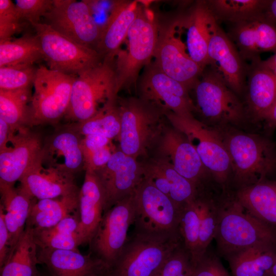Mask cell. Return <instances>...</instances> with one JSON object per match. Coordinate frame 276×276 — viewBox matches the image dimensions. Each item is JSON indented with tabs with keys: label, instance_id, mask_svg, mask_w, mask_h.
<instances>
[{
	"label": "cell",
	"instance_id": "obj_10",
	"mask_svg": "<svg viewBox=\"0 0 276 276\" xmlns=\"http://www.w3.org/2000/svg\"><path fill=\"white\" fill-rule=\"evenodd\" d=\"M133 194L104 212L89 242L90 254L108 270L120 255L128 238V230L134 223Z\"/></svg>",
	"mask_w": 276,
	"mask_h": 276
},
{
	"label": "cell",
	"instance_id": "obj_38",
	"mask_svg": "<svg viewBox=\"0 0 276 276\" xmlns=\"http://www.w3.org/2000/svg\"><path fill=\"white\" fill-rule=\"evenodd\" d=\"M68 127L80 135L100 134L111 140L118 137L121 127L118 99L106 104L90 119Z\"/></svg>",
	"mask_w": 276,
	"mask_h": 276
},
{
	"label": "cell",
	"instance_id": "obj_4",
	"mask_svg": "<svg viewBox=\"0 0 276 276\" xmlns=\"http://www.w3.org/2000/svg\"><path fill=\"white\" fill-rule=\"evenodd\" d=\"M117 100L115 59H103L76 77L64 117L74 123L82 122L95 116L109 102Z\"/></svg>",
	"mask_w": 276,
	"mask_h": 276
},
{
	"label": "cell",
	"instance_id": "obj_33",
	"mask_svg": "<svg viewBox=\"0 0 276 276\" xmlns=\"http://www.w3.org/2000/svg\"><path fill=\"white\" fill-rule=\"evenodd\" d=\"M79 213L66 217L55 225L39 230H33L39 248L78 250L83 244L78 229Z\"/></svg>",
	"mask_w": 276,
	"mask_h": 276
},
{
	"label": "cell",
	"instance_id": "obj_5",
	"mask_svg": "<svg viewBox=\"0 0 276 276\" xmlns=\"http://www.w3.org/2000/svg\"><path fill=\"white\" fill-rule=\"evenodd\" d=\"M223 142L235 180L241 188L269 179L275 174L276 146L268 139L236 133L227 136Z\"/></svg>",
	"mask_w": 276,
	"mask_h": 276
},
{
	"label": "cell",
	"instance_id": "obj_11",
	"mask_svg": "<svg viewBox=\"0 0 276 276\" xmlns=\"http://www.w3.org/2000/svg\"><path fill=\"white\" fill-rule=\"evenodd\" d=\"M134 231L179 233L181 209L144 178L133 194Z\"/></svg>",
	"mask_w": 276,
	"mask_h": 276
},
{
	"label": "cell",
	"instance_id": "obj_6",
	"mask_svg": "<svg viewBox=\"0 0 276 276\" xmlns=\"http://www.w3.org/2000/svg\"><path fill=\"white\" fill-rule=\"evenodd\" d=\"M121 127L120 150L135 158L146 155L162 132L163 111L141 98L118 100Z\"/></svg>",
	"mask_w": 276,
	"mask_h": 276
},
{
	"label": "cell",
	"instance_id": "obj_37",
	"mask_svg": "<svg viewBox=\"0 0 276 276\" xmlns=\"http://www.w3.org/2000/svg\"><path fill=\"white\" fill-rule=\"evenodd\" d=\"M31 88L0 89V118L8 123L12 134L27 126L32 97Z\"/></svg>",
	"mask_w": 276,
	"mask_h": 276
},
{
	"label": "cell",
	"instance_id": "obj_49",
	"mask_svg": "<svg viewBox=\"0 0 276 276\" xmlns=\"http://www.w3.org/2000/svg\"><path fill=\"white\" fill-rule=\"evenodd\" d=\"M12 134L9 125L3 119L0 118V150L8 145Z\"/></svg>",
	"mask_w": 276,
	"mask_h": 276
},
{
	"label": "cell",
	"instance_id": "obj_20",
	"mask_svg": "<svg viewBox=\"0 0 276 276\" xmlns=\"http://www.w3.org/2000/svg\"><path fill=\"white\" fill-rule=\"evenodd\" d=\"M44 158L20 179L19 187L38 200L79 195L80 189L74 181V175L60 164L43 167Z\"/></svg>",
	"mask_w": 276,
	"mask_h": 276
},
{
	"label": "cell",
	"instance_id": "obj_51",
	"mask_svg": "<svg viewBox=\"0 0 276 276\" xmlns=\"http://www.w3.org/2000/svg\"><path fill=\"white\" fill-rule=\"evenodd\" d=\"M260 63L276 76V53L266 60L261 59Z\"/></svg>",
	"mask_w": 276,
	"mask_h": 276
},
{
	"label": "cell",
	"instance_id": "obj_3",
	"mask_svg": "<svg viewBox=\"0 0 276 276\" xmlns=\"http://www.w3.org/2000/svg\"><path fill=\"white\" fill-rule=\"evenodd\" d=\"M159 24L154 12L140 5L137 16L127 36V47L119 50L115 57L116 90L137 83L143 67L153 57Z\"/></svg>",
	"mask_w": 276,
	"mask_h": 276
},
{
	"label": "cell",
	"instance_id": "obj_54",
	"mask_svg": "<svg viewBox=\"0 0 276 276\" xmlns=\"http://www.w3.org/2000/svg\"><path fill=\"white\" fill-rule=\"evenodd\" d=\"M265 276H276V263L267 272Z\"/></svg>",
	"mask_w": 276,
	"mask_h": 276
},
{
	"label": "cell",
	"instance_id": "obj_1",
	"mask_svg": "<svg viewBox=\"0 0 276 276\" xmlns=\"http://www.w3.org/2000/svg\"><path fill=\"white\" fill-rule=\"evenodd\" d=\"M214 239L217 254L225 259L230 255L252 247L276 249V227L252 216L234 198L219 201Z\"/></svg>",
	"mask_w": 276,
	"mask_h": 276
},
{
	"label": "cell",
	"instance_id": "obj_44",
	"mask_svg": "<svg viewBox=\"0 0 276 276\" xmlns=\"http://www.w3.org/2000/svg\"><path fill=\"white\" fill-rule=\"evenodd\" d=\"M14 3L20 18L32 25L40 22L51 9L53 0H16Z\"/></svg>",
	"mask_w": 276,
	"mask_h": 276
},
{
	"label": "cell",
	"instance_id": "obj_34",
	"mask_svg": "<svg viewBox=\"0 0 276 276\" xmlns=\"http://www.w3.org/2000/svg\"><path fill=\"white\" fill-rule=\"evenodd\" d=\"M81 139L79 133L68 127L52 136L49 143L44 146V155L55 154L58 157H62V166L74 175L82 169L85 170Z\"/></svg>",
	"mask_w": 276,
	"mask_h": 276
},
{
	"label": "cell",
	"instance_id": "obj_23",
	"mask_svg": "<svg viewBox=\"0 0 276 276\" xmlns=\"http://www.w3.org/2000/svg\"><path fill=\"white\" fill-rule=\"evenodd\" d=\"M144 168V178L167 196L178 207L198 198L197 187L178 173L167 162L160 158Z\"/></svg>",
	"mask_w": 276,
	"mask_h": 276
},
{
	"label": "cell",
	"instance_id": "obj_32",
	"mask_svg": "<svg viewBox=\"0 0 276 276\" xmlns=\"http://www.w3.org/2000/svg\"><path fill=\"white\" fill-rule=\"evenodd\" d=\"M233 276H265L276 263V249L252 247L227 257Z\"/></svg>",
	"mask_w": 276,
	"mask_h": 276
},
{
	"label": "cell",
	"instance_id": "obj_52",
	"mask_svg": "<svg viewBox=\"0 0 276 276\" xmlns=\"http://www.w3.org/2000/svg\"><path fill=\"white\" fill-rule=\"evenodd\" d=\"M267 11L276 20V0H268Z\"/></svg>",
	"mask_w": 276,
	"mask_h": 276
},
{
	"label": "cell",
	"instance_id": "obj_55",
	"mask_svg": "<svg viewBox=\"0 0 276 276\" xmlns=\"http://www.w3.org/2000/svg\"></svg>",
	"mask_w": 276,
	"mask_h": 276
},
{
	"label": "cell",
	"instance_id": "obj_28",
	"mask_svg": "<svg viewBox=\"0 0 276 276\" xmlns=\"http://www.w3.org/2000/svg\"><path fill=\"white\" fill-rule=\"evenodd\" d=\"M0 192L9 235L10 256L25 229L33 198L14 185L0 183Z\"/></svg>",
	"mask_w": 276,
	"mask_h": 276
},
{
	"label": "cell",
	"instance_id": "obj_47",
	"mask_svg": "<svg viewBox=\"0 0 276 276\" xmlns=\"http://www.w3.org/2000/svg\"><path fill=\"white\" fill-rule=\"evenodd\" d=\"M111 140L103 135L96 134L83 136L81 147L84 158L95 151L111 144Z\"/></svg>",
	"mask_w": 276,
	"mask_h": 276
},
{
	"label": "cell",
	"instance_id": "obj_22",
	"mask_svg": "<svg viewBox=\"0 0 276 276\" xmlns=\"http://www.w3.org/2000/svg\"><path fill=\"white\" fill-rule=\"evenodd\" d=\"M140 5L137 1H117L112 3L96 48L103 59H115L137 16Z\"/></svg>",
	"mask_w": 276,
	"mask_h": 276
},
{
	"label": "cell",
	"instance_id": "obj_15",
	"mask_svg": "<svg viewBox=\"0 0 276 276\" xmlns=\"http://www.w3.org/2000/svg\"><path fill=\"white\" fill-rule=\"evenodd\" d=\"M177 27V18L164 25L159 24L153 63L190 90L194 88L203 70L188 54L180 36L176 35Z\"/></svg>",
	"mask_w": 276,
	"mask_h": 276
},
{
	"label": "cell",
	"instance_id": "obj_14",
	"mask_svg": "<svg viewBox=\"0 0 276 276\" xmlns=\"http://www.w3.org/2000/svg\"><path fill=\"white\" fill-rule=\"evenodd\" d=\"M43 23L72 40L96 51L101 28L87 1L53 0Z\"/></svg>",
	"mask_w": 276,
	"mask_h": 276
},
{
	"label": "cell",
	"instance_id": "obj_9",
	"mask_svg": "<svg viewBox=\"0 0 276 276\" xmlns=\"http://www.w3.org/2000/svg\"><path fill=\"white\" fill-rule=\"evenodd\" d=\"M164 114L173 128L187 137L215 180L219 184L225 185L228 179L232 164L224 142L218 134L193 115L182 116L172 112Z\"/></svg>",
	"mask_w": 276,
	"mask_h": 276
},
{
	"label": "cell",
	"instance_id": "obj_12",
	"mask_svg": "<svg viewBox=\"0 0 276 276\" xmlns=\"http://www.w3.org/2000/svg\"><path fill=\"white\" fill-rule=\"evenodd\" d=\"M196 110L208 120L221 124H238L246 111L235 94L209 67L206 66L194 88Z\"/></svg>",
	"mask_w": 276,
	"mask_h": 276
},
{
	"label": "cell",
	"instance_id": "obj_50",
	"mask_svg": "<svg viewBox=\"0 0 276 276\" xmlns=\"http://www.w3.org/2000/svg\"><path fill=\"white\" fill-rule=\"evenodd\" d=\"M264 121L269 130L276 128V101L266 114Z\"/></svg>",
	"mask_w": 276,
	"mask_h": 276
},
{
	"label": "cell",
	"instance_id": "obj_53",
	"mask_svg": "<svg viewBox=\"0 0 276 276\" xmlns=\"http://www.w3.org/2000/svg\"><path fill=\"white\" fill-rule=\"evenodd\" d=\"M91 276H111L108 269L102 267Z\"/></svg>",
	"mask_w": 276,
	"mask_h": 276
},
{
	"label": "cell",
	"instance_id": "obj_30",
	"mask_svg": "<svg viewBox=\"0 0 276 276\" xmlns=\"http://www.w3.org/2000/svg\"><path fill=\"white\" fill-rule=\"evenodd\" d=\"M79 195L38 200L32 202L26 226L33 230L53 226L79 213Z\"/></svg>",
	"mask_w": 276,
	"mask_h": 276
},
{
	"label": "cell",
	"instance_id": "obj_39",
	"mask_svg": "<svg viewBox=\"0 0 276 276\" xmlns=\"http://www.w3.org/2000/svg\"><path fill=\"white\" fill-rule=\"evenodd\" d=\"M196 202L200 217V234L197 254L194 264L203 255L214 239L219 213V201L210 198L198 197Z\"/></svg>",
	"mask_w": 276,
	"mask_h": 276
},
{
	"label": "cell",
	"instance_id": "obj_46",
	"mask_svg": "<svg viewBox=\"0 0 276 276\" xmlns=\"http://www.w3.org/2000/svg\"><path fill=\"white\" fill-rule=\"evenodd\" d=\"M113 150L112 144L102 147L84 158L85 170L96 172L104 167L110 159Z\"/></svg>",
	"mask_w": 276,
	"mask_h": 276
},
{
	"label": "cell",
	"instance_id": "obj_7",
	"mask_svg": "<svg viewBox=\"0 0 276 276\" xmlns=\"http://www.w3.org/2000/svg\"><path fill=\"white\" fill-rule=\"evenodd\" d=\"M76 77L43 65L37 68L27 126L55 123L64 117Z\"/></svg>",
	"mask_w": 276,
	"mask_h": 276
},
{
	"label": "cell",
	"instance_id": "obj_8",
	"mask_svg": "<svg viewBox=\"0 0 276 276\" xmlns=\"http://www.w3.org/2000/svg\"><path fill=\"white\" fill-rule=\"evenodd\" d=\"M38 36L48 68L77 77L103 60L93 49L81 45L43 22L32 25Z\"/></svg>",
	"mask_w": 276,
	"mask_h": 276
},
{
	"label": "cell",
	"instance_id": "obj_18",
	"mask_svg": "<svg viewBox=\"0 0 276 276\" xmlns=\"http://www.w3.org/2000/svg\"><path fill=\"white\" fill-rule=\"evenodd\" d=\"M11 146L0 150V183L14 185L39 160L44 158L39 135L27 128L11 137Z\"/></svg>",
	"mask_w": 276,
	"mask_h": 276
},
{
	"label": "cell",
	"instance_id": "obj_43",
	"mask_svg": "<svg viewBox=\"0 0 276 276\" xmlns=\"http://www.w3.org/2000/svg\"><path fill=\"white\" fill-rule=\"evenodd\" d=\"M15 3L10 0H0V41L12 38L22 27Z\"/></svg>",
	"mask_w": 276,
	"mask_h": 276
},
{
	"label": "cell",
	"instance_id": "obj_13",
	"mask_svg": "<svg viewBox=\"0 0 276 276\" xmlns=\"http://www.w3.org/2000/svg\"><path fill=\"white\" fill-rule=\"evenodd\" d=\"M207 37V66L235 94H242L245 90L249 66L210 10L208 17Z\"/></svg>",
	"mask_w": 276,
	"mask_h": 276
},
{
	"label": "cell",
	"instance_id": "obj_17",
	"mask_svg": "<svg viewBox=\"0 0 276 276\" xmlns=\"http://www.w3.org/2000/svg\"><path fill=\"white\" fill-rule=\"evenodd\" d=\"M95 173L104 191L105 211L132 195L144 179L143 166L120 150H115L107 164Z\"/></svg>",
	"mask_w": 276,
	"mask_h": 276
},
{
	"label": "cell",
	"instance_id": "obj_41",
	"mask_svg": "<svg viewBox=\"0 0 276 276\" xmlns=\"http://www.w3.org/2000/svg\"><path fill=\"white\" fill-rule=\"evenodd\" d=\"M36 70L33 65L0 67V89L9 90L32 87Z\"/></svg>",
	"mask_w": 276,
	"mask_h": 276
},
{
	"label": "cell",
	"instance_id": "obj_2",
	"mask_svg": "<svg viewBox=\"0 0 276 276\" xmlns=\"http://www.w3.org/2000/svg\"><path fill=\"white\" fill-rule=\"evenodd\" d=\"M183 242L180 233L154 234L134 231L114 265L111 276H156L163 265Z\"/></svg>",
	"mask_w": 276,
	"mask_h": 276
},
{
	"label": "cell",
	"instance_id": "obj_29",
	"mask_svg": "<svg viewBox=\"0 0 276 276\" xmlns=\"http://www.w3.org/2000/svg\"><path fill=\"white\" fill-rule=\"evenodd\" d=\"M210 9L206 1H198L184 17L178 18L186 29L184 43L191 59L202 69L208 66L207 22Z\"/></svg>",
	"mask_w": 276,
	"mask_h": 276
},
{
	"label": "cell",
	"instance_id": "obj_48",
	"mask_svg": "<svg viewBox=\"0 0 276 276\" xmlns=\"http://www.w3.org/2000/svg\"><path fill=\"white\" fill-rule=\"evenodd\" d=\"M9 235L6 224L4 211L0 205V266H4L9 256Z\"/></svg>",
	"mask_w": 276,
	"mask_h": 276
},
{
	"label": "cell",
	"instance_id": "obj_31",
	"mask_svg": "<svg viewBox=\"0 0 276 276\" xmlns=\"http://www.w3.org/2000/svg\"><path fill=\"white\" fill-rule=\"evenodd\" d=\"M37 249L33 229L26 226L7 261L1 268V276H39L36 267Z\"/></svg>",
	"mask_w": 276,
	"mask_h": 276
},
{
	"label": "cell",
	"instance_id": "obj_21",
	"mask_svg": "<svg viewBox=\"0 0 276 276\" xmlns=\"http://www.w3.org/2000/svg\"><path fill=\"white\" fill-rule=\"evenodd\" d=\"M159 151L162 159L198 186L204 177L206 169L196 150L183 133L174 128L165 130Z\"/></svg>",
	"mask_w": 276,
	"mask_h": 276
},
{
	"label": "cell",
	"instance_id": "obj_42",
	"mask_svg": "<svg viewBox=\"0 0 276 276\" xmlns=\"http://www.w3.org/2000/svg\"><path fill=\"white\" fill-rule=\"evenodd\" d=\"M193 266L191 255L182 242L169 257L156 276H192Z\"/></svg>",
	"mask_w": 276,
	"mask_h": 276
},
{
	"label": "cell",
	"instance_id": "obj_25",
	"mask_svg": "<svg viewBox=\"0 0 276 276\" xmlns=\"http://www.w3.org/2000/svg\"><path fill=\"white\" fill-rule=\"evenodd\" d=\"M260 60L248 67L245 91L247 111L256 120L264 121L276 101V76L261 65Z\"/></svg>",
	"mask_w": 276,
	"mask_h": 276
},
{
	"label": "cell",
	"instance_id": "obj_26",
	"mask_svg": "<svg viewBox=\"0 0 276 276\" xmlns=\"http://www.w3.org/2000/svg\"><path fill=\"white\" fill-rule=\"evenodd\" d=\"M38 263L44 264L52 276H91L102 264L90 254L79 250L39 248Z\"/></svg>",
	"mask_w": 276,
	"mask_h": 276
},
{
	"label": "cell",
	"instance_id": "obj_36",
	"mask_svg": "<svg viewBox=\"0 0 276 276\" xmlns=\"http://www.w3.org/2000/svg\"><path fill=\"white\" fill-rule=\"evenodd\" d=\"M268 1L211 0L206 1L217 19L231 25L251 20L265 13Z\"/></svg>",
	"mask_w": 276,
	"mask_h": 276
},
{
	"label": "cell",
	"instance_id": "obj_16",
	"mask_svg": "<svg viewBox=\"0 0 276 276\" xmlns=\"http://www.w3.org/2000/svg\"><path fill=\"white\" fill-rule=\"evenodd\" d=\"M137 84L140 98L155 106L164 114L172 112L192 116L196 110L187 88L163 73L153 62L144 67Z\"/></svg>",
	"mask_w": 276,
	"mask_h": 276
},
{
	"label": "cell",
	"instance_id": "obj_40",
	"mask_svg": "<svg viewBox=\"0 0 276 276\" xmlns=\"http://www.w3.org/2000/svg\"><path fill=\"white\" fill-rule=\"evenodd\" d=\"M196 199L183 208L179 224L184 246L190 253L193 264L197 254L200 234V217Z\"/></svg>",
	"mask_w": 276,
	"mask_h": 276
},
{
	"label": "cell",
	"instance_id": "obj_19",
	"mask_svg": "<svg viewBox=\"0 0 276 276\" xmlns=\"http://www.w3.org/2000/svg\"><path fill=\"white\" fill-rule=\"evenodd\" d=\"M228 35L244 60L252 62L262 53H276V20L267 10L254 19L232 25Z\"/></svg>",
	"mask_w": 276,
	"mask_h": 276
},
{
	"label": "cell",
	"instance_id": "obj_35",
	"mask_svg": "<svg viewBox=\"0 0 276 276\" xmlns=\"http://www.w3.org/2000/svg\"><path fill=\"white\" fill-rule=\"evenodd\" d=\"M41 59L43 55L36 34L0 41V67L32 66Z\"/></svg>",
	"mask_w": 276,
	"mask_h": 276
},
{
	"label": "cell",
	"instance_id": "obj_27",
	"mask_svg": "<svg viewBox=\"0 0 276 276\" xmlns=\"http://www.w3.org/2000/svg\"><path fill=\"white\" fill-rule=\"evenodd\" d=\"M235 198L252 216L276 227V180L264 179L241 188Z\"/></svg>",
	"mask_w": 276,
	"mask_h": 276
},
{
	"label": "cell",
	"instance_id": "obj_24",
	"mask_svg": "<svg viewBox=\"0 0 276 276\" xmlns=\"http://www.w3.org/2000/svg\"><path fill=\"white\" fill-rule=\"evenodd\" d=\"M106 205L103 187L94 172L85 170L79 193V223L78 231L83 243H87L95 234Z\"/></svg>",
	"mask_w": 276,
	"mask_h": 276
},
{
	"label": "cell",
	"instance_id": "obj_45",
	"mask_svg": "<svg viewBox=\"0 0 276 276\" xmlns=\"http://www.w3.org/2000/svg\"><path fill=\"white\" fill-rule=\"evenodd\" d=\"M193 265L192 276H231L219 256L209 248Z\"/></svg>",
	"mask_w": 276,
	"mask_h": 276
}]
</instances>
